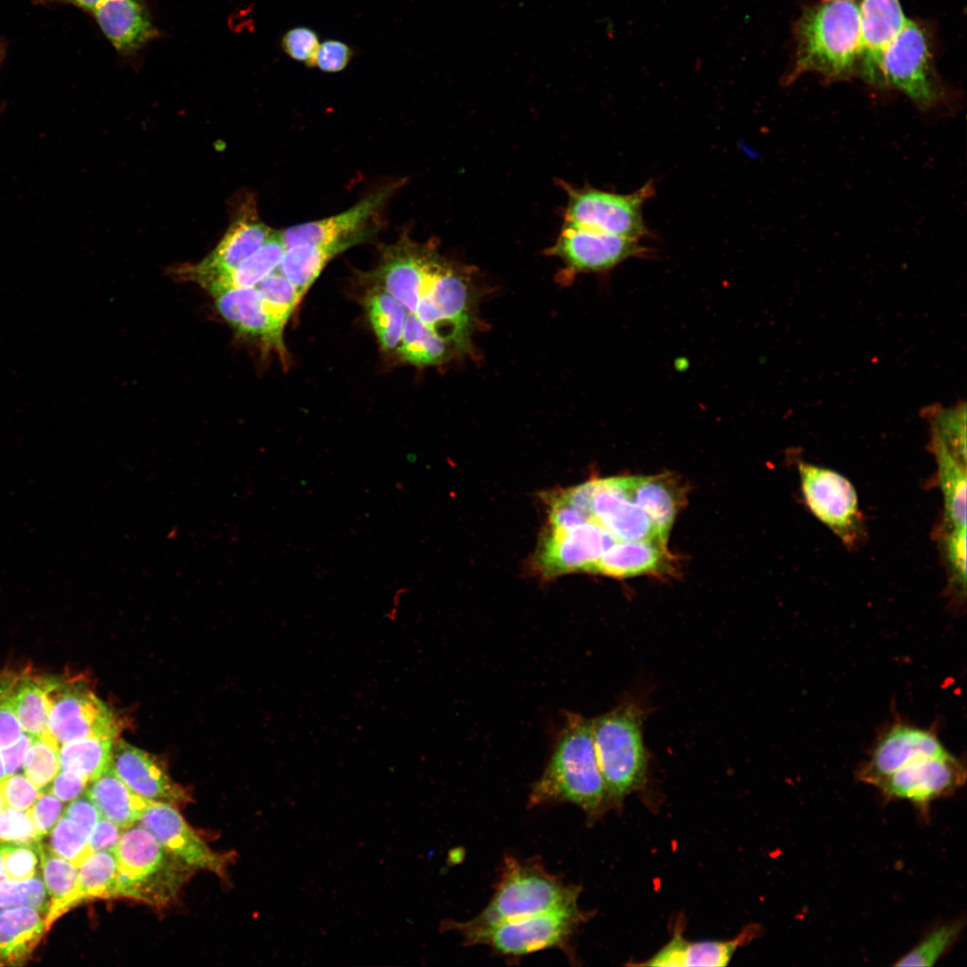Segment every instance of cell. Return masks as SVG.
I'll use <instances>...</instances> for the list:
<instances>
[{"mask_svg": "<svg viewBox=\"0 0 967 967\" xmlns=\"http://www.w3.org/2000/svg\"><path fill=\"white\" fill-rule=\"evenodd\" d=\"M40 839L47 834L64 814V804L48 791L40 792L27 810Z\"/></svg>", "mask_w": 967, "mask_h": 967, "instance_id": "obj_49", "label": "cell"}, {"mask_svg": "<svg viewBox=\"0 0 967 967\" xmlns=\"http://www.w3.org/2000/svg\"><path fill=\"white\" fill-rule=\"evenodd\" d=\"M352 57V50L346 43L329 39L320 43L310 66H317L327 73L344 70Z\"/></svg>", "mask_w": 967, "mask_h": 967, "instance_id": "obj_51", "label": "cell"}, {"mask_svg": "<svg viewBox=\"0 0 967 967\" xmlns=\"http://www.w3.org/2000/svg\"><path fill=\"white\" fill-rule=\"evenodd\" d=\"M115 740L92 736L62 744L60 769L75 772L89 782L95 780L110 766Z\"/></svg>", "mask_w": 967, "mask_h": 967, "instance_id": "obj_35", "label": "cell"}, {"mask_svg": "<svg viewBox=\"0 0 967 967\" xmlns=\"http://www.w3.org/2000/svg\"><path fill=\"white\" fill-rule=\"evenodd\" d=\"M47 732L59 745L87 737L116 739L120 723L113 711L80 680H49Z\"/></svg>", "mask_w": 967, "mask_h": 967, "instance_id": "obj_9", "label": "cell"}, {"mask_svg": "<svg viewBox=\"0 0 967 967\" xmlns=\"http://www.w3.org/2000/svg\"><path fill=\"white\" fill-rule=\"evenodd\" d=\"M113 851L117 861L116 897L165 906L194 870L140 825L125 828Z\"/></svg>", "mask_w": 967, "mask_h": 967, "instance_id": "obj_4", "label": "cell"}, {"mask_svg": "<svg viewBox=\"0 0 967 967\" xmlns=\"http://www.w3.org/2000/svg\"><path fill=\"white\" fill-rule=\"evenodd\" d=\"M255 287L261 294L267 313L277 323L285 327L287 319L302 299L295 286L277 268Z\"/></svg>", "mask_w": 967, "mask_h": 967, "instance_id": "obj_40", "label": "cell"}, {"mask_svg": "<svg viewBox=\"0 0 967 967\" xmlns=\"http://www.w3.org/2000/svg\"><path fill=\"white\" fill-rule=\"evenodd\" d=\"M317 33L307 27H296L287 30L281 39L284 52L296 61L304 62L308 66L320 45Z\"/></svg>", "mask_w": 967, "mask_h": 967, "instance_id": "obj_50", "label": "cell"}, {"mask_svg": "<svg viewBox=\"0 0 967 967\" xmlns=\"http://www.w3.org/2000/svg\"><path fill=\"white\" fill-rule=\"evenodd\" d=\"M370 321L386 350L398 348L406 315V309L386 291L375 290L367 299Z\"/></svg>", "mask_w": 967, "mask_h": 967, "instance_id": "obj_37", "label": "cell"}, {"mask_svg": "<svg viewBox=\"0 0 967 967\" xmlns=\"http://www.w3.org/2000/svg\"><path fill=\"white\" fill-rule=\"evenodd\" d=\"M38 1H39L40 3H43V4H45V3L69 4L74 5V6L78 7V8L83 9V10H85L87 12L92 13V11L95 9V7L102 0H38Z\"/></svg>", "mask_w": 967, "mask_h": 967, "instance_id": "obj_56", "label": "cell"}, {"mask_svg": "<svg viewBox=\"0 0 967 967\" xmlns=\"http://www.w3.org/2000/svg\"><path fill=\"white\" fill-rule=\"evenodd\" d=\"M4 808H5V807H4V801H3V800H2V797H1V795H0V811H1V810H2V809H3Z\"/></svg>", "mask_w": 967, "mask_h": 967, "instance_id": "obj_59", "label": "cell"}, {"mask_svg": "<svg viewBox=\"0 0 967 967\" xmlns=\"http://www.w3.org/2000/svg\"><path fill=\"white\" fill-rule=\"evenodd\" d=\"M579 893V886L564 884L537 860L507 856L486 907L472 920H449L442 926L463 937L500 923L578 905Z\"/></svg>", "mask_w": 967, "mask_h": 967, "instance_id": "obj_3", "label": "cell"}, {"mask_svg": "<svg viewBox=\"0 0 967 967\" xmlns=\"http://www.w3.org/2000/svg\"><path fill=\"white\" fill-rule=\"evenodd\" d=\"M965 779L964 765L946 752L915 759L879 781L875 787L887 799L909 800L924 807L954 793Z\"/></svg>", "mask_w": 967, "mask_h": 967, "instance_id": "obj_12", "label": "cell"}, {"mask_svg": "<svg viewBox=\"0 0 967 967\" xmlns=\"http://www.w3.org/2000/svg\"><path fill=\"white\" fill-rule=\"evenodd\" d=\"M138 825L169 852L193 869L223 875L226 859L214 852L185 822L175 806L151 801Z\"/></svg>", "mask_w": 967, "mask_h": 967, "instance_id": "obj_16", "label": "cell"}, {"mask_svg": "<svg viewBox=\"0 0 967 967\" xmlns=\"http://www.w3.org/2000/svg\"><path fill=\"white\" fill-rule=\"evenodd\" d=\"M615 542L604 528L591 520L569 529L547 526L537 544L532 565L543 579L585 572Z\"/></svg>", "mask_w": 967, "mask_h": 967, "instance_id": "obj_11", "label": "cell"}, {"mask_svg": "<svg viewBox=\"0 0 967 967\" xmlns=\"http://www.w3.org/2000/svg\"><path fill=\"white\" fill-rule=\"evenodd\" d=\"M794 39L785 83L806 73L830 81L851 77L857 73L860 48L859 5L853 0H823L805 9L795 23Z\"/></svg>", "mask_w": 967, "mask_h": 967, "instance_id": "obj_2", "label": "cell"}, {"mask_svg": "<svg viewBox=\"0 0 967 967\" xmlns=\"http://www.w3.org/2000/svg\"><path fill=\"white\" fill-rule=\"evenodd\" d=\"M4 880H6V878H5V876H4L3 860H2L1 853H0V882H2Z\"/></svg>", "mask_w": 967, "mask_h": 967, "instance_id": "obj_58", "label": "cell"}, {"mask_svg": "<svg viewBox=\"0 0 967 967\" xmlns=\"http://www.w3.org/2000/svg\"><path fill=\"white\" fill-rule=\"evenodd\" d=\"M286 247L281 231H273L263 245L235 269L200 279L210 294L229 288L255 287L278 267Z\"/></svg>", "mask_w": 967, "mask_h": 967, "instance_id": "obj_30", "label": "cell"}, {"mask_svg": "<svg viewBox=\"0 0 967 967\" xmlns=\"http://www.w3.org/2000/svg\"><path fill=\"white\" fill-rule=\"evenodd\" d=\"M49 833V850L77 868L92 852L87 836L73 821L64 816L61 817Z\"/></svg>", "mask_w": 967, "mask_h": 967, "instance_id": "obj_42", "label": "cell"}, {"mask_svg": "<svg viewBox=\"0 0 967 967\" xmlns=\"http://www.w3.org/2000/svg\"><path fill=\"white\" fill-rule=\"evenodd\" d=\"M932 444L946 522L952 528L966 526V464L934 436Z\"/></svg>", "mask_w": 967, "mask_h": 967, "instance_id": "obj_33", "label": "cell"}, {"mask_svg": "<svg viewBox=\"0 0 967 967\" xmlns=\"http://www.w3.org/2000/svg\"><path fill=\"white\" fill-rule=\"evenodd\" d=\"M398 351L418 366L439 364L454 355L448 344L411 312L406 315Z\"/></svg>", "mask_w": 967, "mask_h": 967, "instance_id": "obj_34", "label": "cell"}, {"mask_svg": "<svg viewBox=\"0 0 967 967\" xmlns=\"http://www.w3.org/2000/svg\"><path fill=\"white\" fill-rule=\"evenodd\" d=\"M88 783L85 777L75 772L60 769L47 791L63 802H68L81 796Z\"/></svg>", "mask_w": 967, "mask_h": 967, "instance_id": "obj_53", "label": "cell"}, {"mask_svg": "<svg viewBox=\"0 0 967 967\" xmlns=\"http://www.w3.org/2000/svg\"><path fill=\"white\" fill-rule=\"evenodd\" d=\"M398 184L379 188L344 212L304 223L282 231L286 249L300 244H322L348 238L364 229L366 223L394 193Z\"/></svg>", "mask_w": 967, "mask_h": 967, "instance_id": "obj_21", "label": "cell"}, {"mask_svg": "<svg viewBox=\"0 0 967 967\" xmlns=\"http://www.w3.org/2000/svg\"><path fill=\"white\" fill-rule=\"evenodd\" d=\"M49 680L30 673L13 676L9 697L19 723L31 737H40L47 731Z\"/></svg>", "mask_w": 967, "mask_h": 967, "instance_id": "obj_32", "label": "cell"}, {"mask_svg": "<svg viewBox=\"0 0 967 967\" xmlns=\"http://www.w3.org/2000/svg\"><path fill=\"white\" fill-rule=\"evenodd\" d=\"M117 861L113 851L90 852L78 867L81 903L116 897Z\"/></svg>", "mask_w": 967, "mask_h": 967, "instance_id": "obj_36", "label": "cell"}, {"mask_svg": "<svg viewBox=\"0 0 967 967\" xmlns=\"http://www.w3.org/2000/svg\"><path fill=\"white\" fill-rule=\"evenodd\" d=\"M39 794V789L25 774H13L0 782V795L7 808L26 811Z\"/></svg>", "mask_w": 967, "mask_h": 967, "instance_id": "obj_45", "label": "cell"}, {"mask_svg": "<svg viewBox=\"0 0 967 967\" xmlns=\"http://www.w3.org/2000/svg\"><path fill=\"white\" fill-rule=\"evenodd\" d=\"M673 558L666 542L647 540L615 542L585 572L625 578L640 575L672 572Z\"/></svg>", "mask_w": 967, "mask_h": 967, "instance_id": "obj_25", "label": "cell"}, {"mask_svg": "<svg viewBox=\"0 0 967 967\" xmlns=\"http://www.w3.org/2000/svg\"><path fill=\"white\" fill-rule=\"evenodd\" d=\"M4 764L0 751V782L6 777Z\"/></svg>", "mask_w": 967, "mask_h": 967, "instance_id": "obj_57", "label": "cell"}, {"mask_svg": "<svg viewBox=\"0 0 967 967\" xmlns=\"http://www.w3.org/2000/svg\"><path fill=\"white\" fill-rule=\"evenodd\" d=\"M804 501L811 513L847 546L854 545L862 534V517L857 492L841 474L800 461L798 464Z\"/></svg>", "mask_w": 967, "mask_h": 967, "instance_id": "obj_10", "label": "cell"}, {"mask_svg": "<svg viewBox=\"0 0 967 967\" xmlns=\"http://www.w3.org/2000/svg\"><path fill=\"white\" fill-rule=\"evenodd\" d=\"M110 766L132 791L149 800L178 806L192 800L155 756L124 740L115 741Z\"/></svg>", "mask_w": 967, "mask_h": 967, "instance_id": "obj_17", "label": "cell"}, {"mask_svg": "<svg viewBox=\"0 0 967 967\" xmlns=\"http://www.w3.org/2000/svg\"><path fill=\"white\" fill-rule=\"evenodd\" d=\"M31 739L32 737L28 733H22L16 742L1 749L6 775L15 774L23 765Z\"/></svg>", "mask_w": 967, "mask_h": 967, "instance_id": "obj_55", "label": "cell"}, {"mask_svg": "<svg viewBox=\"0 0 967 967\" xmlns=\"http://www.w3.org/2000/svg\"><path fill=\"white\" fill-rule=\"evenodd\" d=\"M569 802L589 819L602 815L610 799L594 746L592 719L568 713L552 754L532 785L530 807Z\"/></svg>", "mask_w": 967, "mask_h": 967, "instance_id": "obj_1", "label": "cell"}, {"mask_svg": "<svg viewBox=\"0 0 967 967\" xmlns=\"http://www.w3.org/2000/svg\"><path fill=\"white\" fill-rule=\"evenodd\" d=\"M210 295L220 315L237 333L259 338L264 345L284 352V327L267 313L255 287L223 289Z\"/></svg>", "mask_w": 967, "mask_h": 967, "instance_id": "obj_23", "label": "cell"}, {"mask_svg": "<svg viewBox=\"0 0 967 967\" xmlns=\"http://www.w3.org/2000/svg\"><path fill=\"white\" fill-rule=\"evenodd\" d=\"M46 913L30 906L0 912V964L26 960L47 931Z\"/></svg>", "mask_w": 967, "mask_h": 967, "instance_id": "obj_27", "label": "cell"}, {"mask_svg": "<svg viewBox=\"0 0 967 967\" xmlns=\"http://www.w3.org/2000/svg\"><path fill=\"white\" fill-rule=\"evenodd\" d=\"M964 924V919H956L935 927L913 948L898 959L894 965H934L957 941Z\"/></svg>", "mask_w": 967, "mask_h": 967, "instance_id": "obj_38", "label": "cell"}, {"mask_svg": "<svg viewBox=\"0 0 967 967\" xmlns=\"http://www.w3.org/2000/svg\"><path fill=\"white\" fill-rule=\"evenodd\" d=\"M92 13L102 33L122 55L135 53L158 35L144 0H102Z\"/></svg>", "mask_w": 967, "mask_h": 967, "instance_id": "obj_22", "label": "cell"}, {"mask_svg": "<svg viewBox=\"0 0 967 967\" xmlns=\"http://www.w3.org/2000/svg\"><path fill=\"white\" fill-rule=\"evenodd\" d=\"M13 676L0 675V750L16 742L22 728L10 702L9 693Z\"/></svg>", "mask_w": 967, "mask_h": 967, "instance_id": "obj_48", "label": "cell"}, {"mask_svg": "<svg viewBox=\"0 0 967 967\" xmlns=\"http://www.w3.org/2000/svg\"><path fill=\"white\" fill-rule=\"evenodd\" d=\"M41 841L27 843H0L6 880H27L36 876L40 860Z\"/></svg>", "mask_w": 967, "mask_h": 967, "instance_id": "obj_43", "label": "cell"}, {"mask_svg": "<svg viewBox=\"0 0 967 967\" xmlns=\"http://www.w3.org/2000/svg\"><path fill=\"white\" fill-rule=\"evenodd\" d=\"M63 816L73 821L88 840L101 818V814L87 794L72 800L65 808Z\"/></svg>", "mask_w": 967, "mask_h": 967, "instance_id": "obj_52", "label": "cell"}, {"mask_svg": "<svg viewBox=\"0 0 967 967\" xmlns=\"http://www.w3.org/2000/svg\"><path fill=\"white\" fill-rule=\"evenodd\" d=\"M586 919L578 905L500 923L463 937L466 945L489 946L508 958L537 951L568 950L573 934Z\"/></svg>", "mask_w": 967, "mask_h": 967, "instance_id": "obj_6", "label": "cell"}, {"mask_svg": "<svg viewBox=\"0 0 967 967\" xmlns=\"http://www.w3.org/2000/svg\"><path fill=\"white\" fill-rule=\"evenodd\" d=\"M41 841L28 811L4 808L0 811V843Z\"/></svg>", "mask_w": 967, "mask_h": 967, "instance_id": "obj_46", "label": "cell"}, {"mask_svg": "<svg viewBox=\"0 0 967 967\" xmlns=\"http://www.w3.org/2000/svg\"><path fill=\"white\" fill-rule=\"evenodd\" d=\"M620 477L627 497L644 509L667 540L675 517L686 502L687 488L680 477L672 473Z\"/></svg>", "mask_w": 967, "mask_h": 967, "instance_id": "obj_24", "label": "cell"}, {"mask_svg": "<svg viewBox=\"0 0 967 967\" xmlns=\"http://www.w3.org/2000/svg\"><path fill=\"white\" fill-rule=\"evenodd\" d=\"M86 792L101 817L122 829L139 822L149 800L132 791L109 766L98 778L90 782Z\"/></svg>", "mask_w": 967, "mask_h": 967, "instance_id": "obj_28", "label": "cell"}, {"mask_svg": "<svg viewBox=\"0 0 967 967\" xmlns=\"http://www.w3.org/2000/svg\"><path fill=\"white\" fill-rule=\"evenodd\" d=\"M39 854L43 881L49 900L45 916L46 928L48 931L57 919L81 903L78 891V868L54 854L42 843Z\"/></svg>", "mask_w": 967, "mask_h": 967, "instance_id": "obj_31", "label": "cell"}, {"mask_svg": "<svg viewBox=\"0 0 967 967\" xmlns=\"http://www.w3.org/2000/svg\"><path fill=\"white\" fill-rule=\"evenodd\" d=\"M590 520L619 542H666L644 509L627 497L620 476L595 478Z\"/></svg>", "mask_w": 967, "mask_h": 967, "instance_id": "obj_18", "label": "cell"}, {"mask_svg": "<svg viewBox=\"0 0 967 967\" xmlns=\"http://www.w3.org/2000/svg\"><path fill=\"white\" fill-rule=\"evenodd\" d=\"M948 752L931 730L894 723L876 741L857 772L860 781L875 786L879 781L922 757Z\"/></svg>", "mask_w": 967, "mask_h": 967, "instance_id": "obj_14", "label": "cell"}, {"mask_svg": "<svg viewBox=\"0 0 967 967\" xmlns=\"http://www.w3.org/2000/svg\"><path fill=\"white\" fill-rule=\"evenodd\" d=\"M638 239L564 225L547 253L559 257L571 273L608 270L644 253Z\"/></svg>", "mask_w": 967, "mask_h": 967, "instance_id": "obj_13", "label": "cell"}, {"mask_svg": "<svg viewBox=\"0 0 967 967\" xmlns=\"http://www.w3.org/2000/svg\"><path fill=\"white\" fill-rule=\"evenodd\" d=\"M121 829L112 821L101 817L89 837L90 850L91 851H113L121 836Z\"/></svg>", "mask_w": 967, "mask_h": 967, "instance_id": "obj_54", "label": "cell"}, {"mask_svg": "<svg viewBox=\"0 0 967 967\" xmlns=\"http://www.w3.org/2000/svg\"><path fill=\"white\" fill-rule=\"evenodd\" d=\"M945 550L953 581L965 595L966 590V526L954 527L945 538Z\"/></svg>", "mask_w": 967, "mask_h": 967, "instance_id": "obj_47", "label": "cell"}, {"mask_svg": "<svg viewBox=\"0 0 967 967\" xmlns=\"http://www.w3.org/2000/svg\"><path fill=\"white\" fill-rule=\"evenodd\" d=\"M860 48L857 73L879 86L883 55L907 21L899 0H861Z\"/></svg>", "mask_w": 967, "mask_h": 967, "instance_id": "obj_20", "label": "cell"}, {"mask_svg": "<svg viewBox=\"0 0 967 967\" xmlns=\"http://www.w3.org/2000/svg\"><path fill=\"white\" fill-rule=\"evenodd\" d=\"M933 436L966 464L965 409L957 407L937 415Z\"/></svg>", "mask_w": 967, "mask_h": 967, "instance_id": "obj_44", "label": "cell"}, {"mask_svg": "<svg viewBox=\"0 0 967 967\" xmlns=\"http://www.w3.org/2000/svg\"><path fill=\"white\" fill-rule=\"evenodd\" d=\"M745 937V936H743ZM703 940L690 942L680 932L655 955L641 965L660 967L725 966L731 961L740 939Z\"/></svg>", "mask_w": 967, "mask_h": 967, "instance_id": "obj_29", "label": "cell"}, {"mask_svg": "<svg viewBox=\"0 0 967 967\" xmlns=\"http://www.w3.org/2000/svg\"><path fill=\"white\" fill-rule=\"evenodd\" d=\"M48 902L44 881L38 876L27 880L0 882V912L11 908L30 906L47 914Z\"/></svg>", "mask_w": 967, "mask_h": 967, "instance_id": "obj_41", "label": "cell"}, {"mask_svg": "<svg viewBox=\"0 0 967 967\" xmlns=\"http://www.w3.org/2000/svg\"><path fill=\"white\" fill-rule=\"evenodd\" d=\"M373 229L366 228L348 238L329 244L288 247L284 252L278 270L295 286L303 297L331 258L365 241L372 235Z\"/></svg>", "mask_w": 967, "mask_h": 967, "instance_id": "obj_26", "label": "cell"}, {"mask_svg": "<svg viewBox=\"0 0 967 967\" xmlns=\"http://www.w3.org/2000/svg\"><path fill=\"white\" fill-rule=\"evenodd\" d=\"M22 766L24 774L39 791L47 790L60 771L59 746L47 731L40 737H32Z\"/></svg>", "mask_w": 967, "mask_h": 967, "instance_id": "obj_39", "label": "cell"}, {"mask_svg": "<svg viewBox=\"0 0 967 967\" xmlns=\"http://www.w3.org/2000/svg\"><path fill=\"white\" fill-rule=\"evenodd\" d=\"M643 719V709L631 700L592 719L595 756L611 802H621L645 783Z\"/></svg>", "mask_w": 967, "mask_h": 967, "instance_id": "obj_5", "label": "cell"}, {"mask_svg": "<svg viewBox=\"0 0 967 967\" xmlns=\"http://www.w3.org/2000/svg\"><path fill=\"white\" fill-rule=\"evenodd\" d=\"M880 88H894L917 107L928 110L945 98L931 63L928 38L917 23L908 20L885 51L880 65Z\"/></svg>", "mask_w": 967, "mask_h": 967, "instance_id": "obj_7", "label": "cell"}, {"mask_svg": "<svg viewBox=\"0 0 967 967\" xmlns=\"http://www.w3.org/2000/svg\"><path fill=\"white\" fill-rule=\"evenodd\" d=\"M435 252L431 243L417 244L407 237L383 250L377 275L383 290L407 312H415L426 269Z\"/></svg>", "mask_w": 967, "mask_h": 967, "instance_id": "obj_19", "label": "cell"}, {"mask_svg": "<svg viewBox=\"0 0 967 967\" xmlns=\"http://www.w3.org/2000/svg\"><path fill=\"white\" fill-rule=\"evenodd\" d=\"M568 194L564 225L629 238L647 234L642 207L653 193L648 183L630 194H619L591 187L562 185Z\"/></svg>", "mask_w": 967, "mask_h": 967, "instance_id": "obj_8", "label": "cell"}, {"mask_svg": "<svg viewBox=\"0 0 967 967\" xmlns=\"http://www.w3.org/2000/svg\"><path fill=\"white\" fill-rule=\"evenodd\" d=\"M273 230L261 221L256 209L248 205L231 224L215 249L201 261L185 264L172 270L179 278L197 283L200 279L230 271L252 255L272 234Z\"/></svg>", "mask_w": 967, "mask_h": 967, "instance_id": "obj_15", "label": "cell"}]
</instances>
